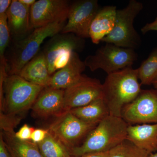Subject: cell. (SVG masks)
Listing matches in <instances>:
<instances>
[{
  "instance_id": "29",
  "label": "cell",
  "mask_w": 157,
  "mask_h": 157,
  "mask_svg": "<svg viewBox=\"0 0 157 157\" xmlns=\"http://www.w3.org/2000/svg\"><path fill=\"white\" fill-rule=\"evenodd\" d=\"M12 1L11 0H0V14L7 13Z\"/></svg>"
},
{
  "instance_id": "2",
  "label": "cell",
  "mask_w": 157,
  "mask_h": 157,
  "mask_svg": "<svg viewBox=\"0 0 157 157\" xmlns=\"http://www.w3.org/2000/svg\"><path fill=\"white\" fill-rule=\"evenodd\" d=\"M129 124L121 117L109 115L101 121L79 146L70 151L72 157L109 151L126 140Z\"/></svg>"
},
{
  "instance_id": "23",
  "label": "cell",
  "mask_w": 157,
  "mask_h": 157,
  "mask_svg": "<svg viewBox=\"0 0 157 157\" xmlns=\"http://www.w3.org/2000/svg\"><path fill=\"white\" fill-rule=\"evenodd\" d=\"M150 153L126 140L109 152V157H148Z\"/></svg>"
},
{
  "instance_id": "8",
  "label": "cell",
  "mask_w": 157,
  "mask_h": 157,
  "mask_svg": "<svg viewBox=\"0 0 157 157\" xmlns=\"http://www.w3.org/2000/svg\"><path fill=\"white\" fill-rule=\"evenodd\" d=\"M84 46V39L74 34H58L52 37L43 51L49 74L52 76L64 67L70 61L73 52L82 50Z\"/></svg>"
},
{
  "instance_id": "25",
  "label": "cell",
  "mask_w": 157,
  "mask_h": 157,
  "mask_svg": "<svg viewBox=\"0 0 157 157\" xmlns=\"http://www.w3.org/2000/svg\"><path fill=\"white\" fill-rule=\"evenodd\" d=\"M35 129L27 124H25L17 132H15V137L21 140H31V136Z\"/></svg>"
},
{
  "instance_id": "32",
  "label": "cell",
  "mask_w": 157,
  "mask_h": 157,
  "mask_svg": "<svg viewBox=\"0 0 157 157\" xmlns=\"http://www.w3.org/2000/svg\"><path fill=\"white\" fill-rule=\"evenodd\" d=\"M148 157H157V150L154 152L150 153Z\"/></svg>"
},
{
  "instance_id": "18",
  "label": "cell",
  "mask_w": 157,
  "mask_h": 157,
  "mask_svg": "<svg viewBox=\"0 0 157 157\" xmlns=\"http://www.w3.org/2000/svg\"><path fill=\"white\" fill-rule=\"evenodd\" d=\"M126 140L148 152L157 150V124L129 125Z\"/></svg>"
},
{
  "instance_id": "22",
  "label": "cell",
  "mask_w": 157,
  "mask_h": 157,
  "mask_svg": "<svg viewBox=\"0 0 157 157\" xmlns=\"http://www.w3.org/2000/svg\"><path fill=\"white\" fill-rule=\"evenodd\" d=\"M38 147L43 157H72L67 147L48 132Z\"/></svg>"
},
{
  "instance_id": "14",
  "label": "cell",
  "mask_w": 157,
  "mask_h": 157,
  "mask_svg": "<svg viewBox=\"0 0 157 157\" xmlns=\"http://www.w3.org/2000/svg\"><path fill=\"white\" fill-rule=\"evenodd\" d=\"M30 7L13 0L6 14L11 36L16 42L27 36L32 28L30 15Z\"/></svg>"
},
{
  "instance_id": "3",
  "label": "cell",
  "mask_w": 157,
  "mask_h": 157,
  "mask_svg": "<svg viewBox=\"0 0 157 157\" xmlns=\"http://www.w3.org/2000/svg\"><path fill=\"white\" fill-rule=\"evenodd\" d=\"M3 85L4 100L1 112L12 117L31 109L39 94L45 88L31 83L17 74H7L0 78Z\"/></svg>"
},
{
  "instance_id": "33",
  "label": "cell",
  "mask_w": 157,
  "mask_h": 157,
  "mask_svg": "<svg viewBox=\"0 0 157 157\" xmlns=\"http://www.w3.org/2000/svg\"><path fill=\"white\" fill-rule=\"evenodd\" d=\"M153 86L155 89L157 90V82H155V83H154V84H153Z\"/></svg>"
},
{
  "instance_id": "13",
  "label": "cell",
  "mask_w": 157,
  "mask_h": 157,
  "mask_svg": "<svg viewBox=\"0 0 157 157\" xmlns=\"http://www.w3.org/2000/svg\"><path fill=\"white\" fill-rule=\"evenodd\" d=\"M37 117H56L65 112L64 90L51 87L42 90L31 108Z\"/></svg>"
},
{
  "instance_id": "4",
  "label": "cell",
  "mask_w": 157,
  "mask_h": 157,
  "mask_svg": "<svg viewBox=\"0 0 157 157\" xmlns=\"http://www.w3.org/2000/svg\"><path fill=\"white\" fill-rule=\"evenodd\" d=\"M66 21L56 22L35 29L24 39L16 42L7 60L8 74L18 75L23 67L39 52L46 38L61 32Z\"/></svg>"
},
{
  "instance_id": "9",
  "label": "cell",
  "mask_w": 157,
  "mask_h": 157,
  "mask_svg": "<svg viewBox=\"0 0 157 157\" xmlns=\"http://www.w3.org/2000/svg\"><path fill=\"white\" fill-rule=\"evenodd\" d=\"M121 117L129 125L157 124V90H141L137 98L124 107Z\"/></svg>"
},
{
  "instance_id": "26",
  "label": "cell",
  "mask_w": 157,
  "mask_h": 157,
  "mask_svg": "<svg viewBox=\"0 0 157 157\" xmlns=\"http://www.w3.org/2000/svg\"><path fill=\"white\" fill-rule=\"evenodd\" d=\"M48 133V129H35L31 136V140L34 143L38 144L42 142L45 139Z\"/></svg>"
},
{
  "instance_id": "5",
  "label": "cell",
  "mask_w": 157,
  "mask_h": 157,
  "mask_svg": "<svg viewBox=\"0 0 157 157\" xmlns=\"http://www.w3.org/2000/svg\"><path fill=\"white\" fill-rule=\"evenodd\" d=\"M143 9L142 3L131 0L125 8L117 9L114 28L101 42L134 50L140 47L142 40L134 28V22Z\"/></svg>"
},
{
  "instance_id": "28",
  "label": "cell",
  "mask_w": 157,
  "mask_h": 157,
  "mask_svg": "<svg viewBox=\"0 0 157 157\" xmlns=\"http://www.w3.org/2000/svg\"><path fill=\"white\" fill-rule=\"evenodd\" d=\"M0 157H11L1 134L0 135Z\"/></svg>"
},
{
  "instance_id": "21",
  "label": "cell",
  "mask_w": 157,
  "mask_h": 157,
  "mask_svg": "<svg viewBox=\"0 0 157 157\" xmlns=\"http://www.w3.org/2000/svg\"><path fill=\"white\" fill-rule=\"evenodd\" d=\"M140 84L151 85L157 82V46L137 69Z\"/></svg>"
},
{
  "instance_id": "11",
  "label": "cell",
  "mask_w": 157,
  "mask_h": 157,
  "mask_svg": "<svg viewBox=\"0 0 157 157\" xmlns=\"http://www.w3.org/2000/svg\"><path fill=\"white\" fill-rule=\"evenodd\" d=\"M101 98V81L82 75L77 82L64 90L65 111L85 106Z\"/></svg>"
},
{
  "instance_id": "19",
  "label": "cell",
  "mask_w": 157,
  "mask_h": 157,
  "mask_svg": "<svg viewBox=\"0 0 157 157\" xmlns=\"http://www.w3.org/2000/svg\"><path fill=\"white\" fill-rule=\"evenodd\" d=\"M13 131H1L3 140L11 157H43L37 144L16 138Z\"/></svg>"
},
{
  "instance_id": "24",
  "label": "cell",
  "mask_w": 157,
  "mask_h": 157,
  "mask_svg": "<svg viewBox=\"0 0 157 157\" xmlns=\"http://www.w3.org/2000/svg\"><path fill=\"white\" fill-rule=\"evenodd\" d=\"M11 37L7 14H0V67L7 68L5 53L9 46Z\"/></svg>"
},
{
  "instance_id": "27",
  "label": "cell",
  "mask_w": 157,
  "mask_h": 157,
  "mask_svg": "<svg viewBox=\"0 0 157 157\" xmlns=\"http://www.w3.org/2000/svg\"><path fill=\"white\" fill-rule=\"evenodd\" d=\"M141 33L146 34L150 31H157V17L152 22L147 23L141 29Z\"/></svg>"
},
{
  "instance_id": "12",
  "label": "cell",
  "mask_w": 157,
  "mask_h": 157,
  "mask_svg": "<svg viewBox=\"0 0 157 157\" xmlns=\"http://www.w3.org/2000/svg\"><path fill=\"white\" fill-rule=\"evenodd\" d=\"M71 4L66 0H39L31 6V26L39 28L56 22L67 21Z\"/></svg>"
},
{
  "instance_id": "15",
  "label": "cell",
  "mask_w": 157,
  "mask_h": 157,
  "mask_svg": "<svg viewBox=\"0 0 157 157\" xmlns=\"http://www.w3.org/2000/svg\"><path fill=\"white\" fill-rule=\"evenodd\" d=\"M86 67L78 53L74 52L68 63L52 76L49 87L63 90L68 88L81 78Z\"/></svg>"
},
{
  "instance_id": "20",
  "label": "cell",
  "mask_w": 157,
  "mask_h": 157,
  "mask_svg": "<svg viewBox=\"0 0 157 157\" xmlns=\"http://www.w3.org/2000/svg\"><path fill=\"white\" fill-rule=\"evenodd\" d=\"M69 111L85 122L97 124L110 115L108 107L102 98L85 106L74 108Z\"/></svg>"
},
{
  "instance_id": "31",
  "label": "cell",
  "mask_w": 157,
  "mask_h": 157,
  "mask_svg": "<svg viewBox=\"0 0 157 157\" xmlns=\"http://www.w3.org/2000/svg\"><path fill=\"white\" fill-rule=\"evenodd\" d=\"M19 1L25 6L30 8L36 2V0H19Z\"/></svg>"
},
{
  "instance_id": "6",
  "label": "cell",
  "mask_w": 157,
  "mask_h": 157,
  "mask_svg": "<svg viewBox=\"0 0 157 157\" xmlns=\"http://www.w3.org/2000/svg\"><path fill=\"white\" fill-rule=\"evenodd\" d=\"M137 59L138 54L134 49L106 43L94 55L86 57L84 62L86 67L92 72L101 69L108 75L132 67Z\"/></svg>"
},
{
  "instance_id": "10",
  "label": "cell",
  "mask_w": 157,
  "mask_h": 157,
  "mask_svg": "<svg viewBox=\"0 0 157 157\" xmlns=\"http://www.w3.org/2000/svg\"><path fill=\"white\" fill-rule=\"evenodd\" d=\"M99 8L97 0H79L70 6L67 22L61 33L74 34L82 39L90 38V27Z\"/></svg>"
},
{
  "instance_id": "16",
  "label": "cell",
  "mask_w": 157,
  "mask_h": 157,
  "mask_svg": "<svg viewBox=\"0 0 157 157\" xmlns=\"http://www.w3.org/2000/svg\"><path fill=\"white\" fill-rule=\"evenodd\" d=\"M18 75L33 84L44 88L49 87L52 76L43 52H39L23 67Z\"/></svg>"
},
{
  "instance_id": "1",
  "label": "cell",
  "mask_w": 157,
  "mask_h": 157,
  "mask_svg": "<svg viewBox=\"0 0 157 157\" xmlns=\"http://www.w3.org/2000/svg\"><path fill=\"white\" fill-rule=\"evenodd\" d=\"M137 69L132 67L108 74L102 84V98L109 114L121 117L122 110L141 90Z\"/></svg>"
},
{
  "instance_id": "17",
  "label": "cell",
  "mask_w": 157,
  "mask_h": 157,
  "mask_svg": "<svg viewBox=\"0 0 157 157\" xmlns=\"http://www.w3.org/2000/svg\"><path fill=\"white\" fill-rule=\"evenodd\" d=\"M117 10L114 6H105L99 9L90 27L89 37L93 43L99 44L112 32Z\"/></svg>"
},
{
  "instance_id": "7",
  "label": "cell",
  "mask_w": 157,
  "mask_h": 157,
  "mask_svg": "<svg viewBox=\"0 0 157 157\" xmlns=\"http://www.w3.org/2000/svg\"><path fill=\"white\" fill-rule=\"evenodd\" d=\"M98 124L85 122L67 111L55 118L47 129L70 151L80 145Z\"/></svg>"
},
{
  "instance_id": "30",
  "label": "cell",
  "mask_w": 157,
  "mask_h": 157,
  "mask_svg": "<svg viewBox=\"0 0 157 157\" xmlns=\"http://www.w3.org/2000/svg\"><path fill=\"white\" fill-rule=\"evenodd\" d=\"M109 152L94 153L82 155L79 156L72 157H109Z\"/></svg>"
}]
</instances>
